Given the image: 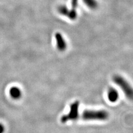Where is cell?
Returning <instances> with one entry per match:
<instances>
[{"instance_id": "cell-1", "label": "cell", "mask_w": 133, "mask_h": 133, "mask_svg": "<svg viewBox=\"0 0 133 133\" xmlns=\"http://www.w3.org/2000/svg\"><path fill=\"white\" fill-rule=\"evenodd\" d=\"M113 80L122 89L127 98L130 101H133V88L125 79L119 75H115Z\"/></svg>"}, {"instance_id": "cell-2", "label": "cell", "mask_w": 133, "mask_h": 133, "mask_svg": "<svg viewBox=\"0 0 133 133\" xmlns=\"http://www.w3.org/2000/svg\"><path fill=\"white\" fill-rule=\"evenodd\" d=\"M108 117L109 114L104 110H85L82 115V118L84 120H105Z\"/></svg>"}, {"instance_id": "cell-3", "label": "cell", "mask_w": 133, "mask_h": 133, "mask_svg": "<svg viewBox=\"0 0 133 133\" xmlns=\"http://www.w3.org/2000/svg\"><path fill=\"white\" fill-rule=\"evenodd\" d=\"M79 101H76L72 103L70 105L69 113L62 116L61 119L62 123H65L69 120H72V121L76 120L79 116Z\"/></svg>"}, {"instance_id": "cell-4", "label": "cell", "mask_w": 133, "mask_h": 133, "mask_svg": "<svg viewBox=\"0 0 133 133\" xmlns=\"http://www.w3.org/2000/svg\"><path fill=\"white\" fill-rule=\"evenodd\" d=\"M55 38L58 49L61 52L65 51L67 48V44L63 35L59 32H57L55 34Z\"/></svg>"}, {"instance_id": "cell-5", "label": "cell", "mask_w": 133, "mask_h": 133, "mask_svg": "<svg viewBox=\"0 0 133 133\" xmlns=\"http://www.w3.org/2000/svg\"><path fill=\"white\" fill-rule=\"evenodd\" d=\"M78 5V0H72V8L69 10V13L68 17L71 20H75L77 17V8Z\"/></svg>"}, {"instance_id": "cell-6", "label": "cell", "mask_w": 133, "mask_h": 133, "mask_svg": "<svg viewBox=\"0 0 133 133\" xmlns=\"http://www.w3.org/2000/svg\"><path fill=\"white\" fill-rule=\"evenodd\" d=\"M108 98L110 102H116L119 99V93L118 91L114 88H110L108 91Z\"/></svg>"}, {"instance_id": "cell-7", "label": "cell", "mask_w": 133, "mask_h": 133, "mask_svg": "<svg viewBox=\"0 0 133 133\" xmlns=\"http://www.w3.org/2000/svg\"><path fill=\"white\" fill-rule=\"evenodd\" d=\"M10 94L11 97L14 99H18L22 96L21 90L17 87H12L10 90Z\"/></svg>"}, {"instance_id": "cell-8", "label": "cell", "mask_w": 133, "mask_h": 133, "mask_svg": "<svg viewBox=\"0 0 133 133\" xmlns=\"http://www.w3.org/2000/svg\"><path fill=\"white\" fill-rule=\"evenodd\" d=\"M83 1L91 10H95L98 7V3L97 0H83Z\"/></svg>"}, {"instance_id": "cell-9", "label": "cell", "mask_w": 133, "mask_h": 133, "mask_svg": "<svg viewBox=\"0 0 133 133\" xmlns=\"http://www.w3.org/2000/svg\"><path fill=\"white\" fill-rule=\"evenodd\" d=\"M58 11L59 13L65 17H68L69 13V10L68 8L64 5H62L58 6Z\"/></svg>"}, {"instance_id": "cell-10", "label": "cell", "mask_w": 133, "mask_h": 133, "mask_svg": "<svg viewBox=\"0 0 133 133\" xmlns=\"http://www.w3.org/2000/svg\"><path fill=\"white\" fill-rule=\"evenodd\" d=\"M5 131V127L2 124H0V133H3Z\"/></svg>"}]
</instances>
